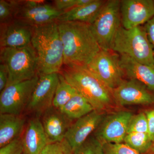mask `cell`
<instances>
[{
	"label": "cell",
	"instance_id": "obj_18",
	"mask_svg": "<svg viewBox=\"0 0 154 154\" xmlns=\"http://www.w3.org/2000/svg\"><path fill=\"white\" fill-rule=\"evenodd\" d=\"M106 1L93 0L85 5L64 12L57 20L58 22H78L92 25L102 11Z\"/></svg>",
	"mask_w": 154,
	"mask_h": 154
},
{
	"label": "cell",
	"instance_id": "obj_3",
	"mask_svg": "<svg viewBox=\"0 0 154 154\" xmlns=\"http://www.w3.org/2000/svg\"><path fill=\"white\" fill-rule=\"evenodd\" d=\"M60 73L95 110L105 111L114 103L113 91L85 67L63 66Z\"/></svg>",
	"mask_w": 154,
	"mask_h": 154
},
{
	"label": "cell",
	"instance_id": "obj_13",
	"mask_svg": "<svg viewBox=\"0 0 154 154\" xmlns=\"http://www.w3.org/2000/svg\"><path fill=\"white\" fill-rule=\"evenodd\" d=\"M106 115L105 111L94 110L72 123L65 139L73 151L96 131Z\"/></svg>",
	"mask_w": 154,
	"mask_h": 154
},
{
	"label": "cell",
	"instance_id": "obj_10",
	"mask_svg": "<svg viewBox=\"0 0 154 154\" xmlns=\"http://www.w3.org/2000/svg\"><path fill=\"white\" fill-rule=\"evenodd\" d=\"M112 92L114 102L120 106L154 104L153 92L134 79L124 80Z\"/></svg>",
	"mask_w": 154,
	"mask_h": 154
},
{
	"label": "cell",
	"instance_id": "obj_11",
	"mask_svg": "<svg viewBox=\"0 0 154 154\" xmlns=\"http://www.w3.org/2000/svg\"><path fill=\"white\" fill-rule=\"evenodd\" d=\"M59 82V73L39 75L27 109L30 112L43 114L52 107Z\"/></svg>",
	"mask_w": 154,
	"mask_h": 154
},
{
	"label": "cell",
	"instance_id": "obj_17",
	"mask_svg": "<svg viewBox=\"0 0 154 154\" xmlns=\"http://www.w3.org/2000/svg\"><path fill=\"white\" fill-rule=\"evenodd\" d=\"M119 55L125 75L143 83L154 93V66L141 63L128 56Z\"/></svg>",
	"mask_w": 154,
	"mask_h": 154
},
{
	"label": "cell",
	"instance_id": "obj_32",
	"mask_svg": "<svg viewBox=\"0 0 154 154\" xmlns=\"http://www.w3.org/2000/svg\"><path fill=\"white\" fill-rule=\"evenodd\" d=\"M147 119L148 134L151 139L154 142V109L147 110L145 112Z\"/></svg>",
	"mask_w": 154,
	"mask_h": 154
},
{
	"label": "cell",
	"instance_id": "obj_24",
	"mask_svg": "<svg viewBox=\"0 0 154 154\" xmlns=\"http://www.w3.org/2000/svg\"><path fill=\"white\" fill-rule=\"evenodd\" d=\"M73 154H103V144L94 135H91L74 150Z\"/></svg>",
	"mask_w": 154,
	"mask_h": 154
},
{
	"label": "cell",
	"instance_id": "obj_33",
	"mask_svg": "<svg viewBox=\"0 0 154 154\" xmlns=\"http://www.w3.org/2000/svg\"><path fill=\"white\" fill-rule=\"evenodd\" d=\"M144 27L149 40L153 48L154 53V17L145 24Z\"/></svg>",
	"mask_w": 154,
	"mask_h": 154
},
{
	"label": "cell",
	"instance_id": "obj_12",
	"mask_svg": "<svg viewBox=\"0 0 154 154\" xmlns=\"http://www.w3.org/2000/svg\"><path fill=\"white\" fill-rule=\"evenodd\" d=\"M122 26L129 29L145 24L154 17V0H122Z\"/></svg>",
	"mask_w": 154,
	"mask_h": 154
},
{
	"label": "cell",
	"instance_id": "obj_4",
	"mask_svg": "<svg viewBox=\"0 0 154 154\" xmlns=\"http://www.w3.org/2000/svg\"><path fill=\"white\" fill-rule=\"evenodd\" d=\"M111 50L141 63L154 66L153 48L144 26L127 29L121 26L116 34Z\"/></svg>",
	"mask_w": 154,
	"mask_h": 154
},
{
	"label": "cell",
	"instance_id": "obj_14",
	"mask_svg": "<svg viewBox=\"0 0 154 154\" xmlns=\"http://www.w3.org/2000/svg\"><path fill=\"white\" fill-rule=\"evenodd\" d=\"M33 27L17 19L7 24H1V48H20L30 45Z\"/></svg>",
	"mask_w": 154,
	"mask_h": 154
},
{
	"label": "cell",
	"instance_id": "obj_30",
	"mask_svg": "<svg viewBox=\"0 0 154 154\" xmlns=\"http://www.w3.org/2000/svg\"><path fill=\"white\" fill-rule=\"evenodd\" d=\"M22 138L19 137L0 148V154H23Z\"/></svg>",
	"mask_w": 154,
	"mask_h": 154
},
{
	"label": "cell",
	"instance_id": "obj_25",
	"mask_svg": "<svg viewBox=\"0 0 154 154\" xmlns=\"http://www.w3.org/2000/svg\"><path fill=\"white\" fill-rule=\"evenodd\" d=\"M17 1H0V22L7 24L16 19Z\"/></svg>",
	"mask_w": 154,
	"mask_h": 154
},
{
	"label": "cell",
	"instance_id": "obj_29",
	"mask_svg": "<svg viewBox=\"0 0 154 154\" xmlns=\"http://www.w3.org/2000/svg\"><path fill=\"white\" fill-rule=\"evenodd\" d=\"M93 0H55L54 6L58 11L65 12L79 6L87 5Z\"/></svg>",
	"mask_w": 154,
	"mask_h": 154
},
{
	"label": "cell",
	"instance_id": "obj_8",
	"mask_svg": "<svg viewBox=\"0 0 154 154\" xmlns=\"http://www.w3.org/2000/svg\"><path fill=\"white\" fill-rule=\"evenodd\" d=\"M39 79L37 75L31 79L6 86L0 95V114L20 115L27 108Z\"/></svg>",
	"mask_w": 154,
	"mask_h": 154
},
{
	"label": "cell",
	"instance_id": "obj_7",
	"mask_svg": "<svg viewBox=\"0 0 154 154\" xmlns=\"http://www.w3.org/2000/svg\"><path fill=\"white\" fill-rule=\"evenodd\" d=\"M85 67L112 91L124 80L120 55L112 50H101Z\"/></svg>",
	"mask_w": 154,
	"mask_h": 154
},
{
	"label": "cell",
	"instance_id": "obj_20",
	"mask_svg": "<svg viewBox=\"0 0 154 154\" xmlns=\"http://www.w3.org/2000/svg\"><path fill=\"white\" fill-rule=\"evenodd\" d=\"M59 11L53 5L37 0L17 1L16 19L25 22L31 17Z\"/></svg>",
	"mask_w": 154,
	"mask_h": 154
},
{
	"label": "cell",
	"instance_id": "obj_16",
	"mask_svg": "<svg viewBox=\"0 0 154 154\" xmlns=\"http://www.w3.org/2000/svg\"><path fill=\"white\" fill-rule=\"evenodd\" d=\"M22 139L24 154H40L49 144L41 121L38 118L30 120Z\"/></svg>",
	"mask_w": 154,
	"mask_h": 154
},
{
	"label": "cell",
	"instance_id": "obj_5",
	"mask_svg": "<svg viewBox=\"0 0 154 154\" xmlns=\"http://www.w3.org/2000/svg\"><path fill=\"white\" fill-rule=\"evenodd\" d=\"M1 63L9 72L8 85L31 79L38 75V63L31 44L20 48H1Z\"/></svg>",
	"mask_w": 154,
	"mask_h": 154
},
{
	"label": "cell",
	"instance_id": "obj_1",
	"mask_svg": "<svg viewBox=\"0 0 154 154\" xmlns=\"http://www.w3.org/2000/svg\"><path fill=\"white\" fill-rule=\"evenodd\" d=\"M63 47V66H85L101 50L91 24L58 22Z\"/></svg>",
	"mask_w": 154,
	"mask_h": 154
},
{
	"label": "cell",
	"instance_id": "obj_27",
	"mask_svg": "<svg viewBox=\"0 0 154 154\" xmlns=\"http://www.w3.org/2000/svg\"><path fill=\"white\" fill-rule=\"evenodd\" d=\"M73 149L65 139L48 144L40 154H73Z\"/></svg>",
	"mask_w": 154,
	"mask_h": 154
},
{
	"label": "cell",
	"instance_id": "obj_6",
	"mask_svg": "<svg viewBox=\"0 0 154 154\" xmlns=\"http://www.w3.org/2000/svg\"><path fill=\"white\" fill-rule=\"evenodd\" d=\"M119 0L106 1L102 11L91 25L100 48L111 50L114 37L122 26Z\"/></svg>",
	"mask_w": 154,
	"mask_h": 154
},
{
	"label": "cell",
	"instance_id": "obj_28",
	"mask_svg": "<svg viewBox=\"0 0 154 154\" xmlns=\"http://www.w3.org/2000/svg\"><path fill=\"white\" fill-rule=\"evenodd\" d=\"M103 154H139L125 143L103 144Z\"/></svg>",
	"mask_w": 154,
	"mask_h": 154
},
{
	"label": "cell",
	"instance_id": "obj_34",
	"mask_svg": "<svg viewBox=\"0 0 154 154\" xmlns=\"http://www.w3.org/2000/svg\"><path fill=\"white\" fill-rule=\"evenodd\" d=\"M147 153L148 154H154V142L153 143L152 145L151 148Z\"/></svg>",
	"mask_w": 154,
	"mask_h": 154
},
{
	"label": "cell",
	"instance_id": "obj_9",
	"mask_svg": "<svg viewBox=\"0 0 154 154\" xmlns=\"http://www.w3.org/2000/svg\"><path fill=\"white\" fill-rule=\"evenodd\" d=\"M131 112L121 110L106 114L94 132V136L102 144L124 142L127 134Z\"/></svg>",
	"mask_w": 154,
	"mask_h": 154
},
{
	"label": "cell",
	"instance_id": "obj_23",
	"mask_svg": "<svg viewBox=\"0 0 154 154\" xmlns=\"http://www.w3.org/2000/svg\"><path fill=\"white\" fill-rule=\"evenodd\" d=\"M124 143L138 153L145 154L151 148L153 142L148 133H131L127 134Z\"/></svg>",
	"mask_w": 154,
	"mask_h": 154
},
{
	"label": "cell",
	"instance_id": "obj_22",
	"mask_svg": "<svg viewBox=\"0 0 154 154\" xmlns=\"http://www.w3.org/2000/svg\"><path fill=\"white\" fill-rule=\"evenodd\" d=\"M77 92L65 79L61 73H59V82L56 90L52 106L60 110L70 100Z\"/></svg>",
	"mask_w": 154,
	"mask_h": 154
},
{
	"label": "cell",
	"instance_id": "obj_35",
	"mask_svg": "<svg viewBox=\"0 0 154 154\" xmlns=\"http://www.w3.org/2000/svg\"></svg>",
	"mask_w": 154,
	"mask_h": 154
},
{
	"label": "cell",
	"instance_id": "obj_21",
	"mask_svg": "<svg viewBox=\"0 0 154 154\" xmlns=\"http://www.w3.org/2000/svg\"><path fill=\"white\" fill-rule=\"evenodd\" d=\"M94 110L87 99L77 91L70 100L60 110L73 121L81 118Z\"/></svg>",
	"mask_w": 154,
	"mask_h": 154
},
{
	"label": "cell",
	"instance_id": "obj_15",
	"mask_svg": "<svg viewBox=\"0 0 154 154\" xmlns=\"http://www.w3.org/2000/svg\"><path fill=\"white\" fill-rule=\"evenodd\" d=\"M41 121L49 143L63 140L72 123V120L53 106L43 113Z\"/></svg>",
	"mask_w": 154,
	"mask_h": 154
},
{
	"label": "cell",
	"instance_id": "obj_19",
	"mask_svg": "<svg viewBox=\"0 0 154 154\" xmlns=\"http://www.w3.org/2000/svg\"><path fill=\"white\" fill-rule=\"evenodd\" d=\"M25 122L20 115L0 114V148L20 137Z\"/></svg>",
	"mask_w": 154,
	"mask_h": 154
},
{
	"label": "cell",
	"instance_id": "obj_2",
	"mask_svg": "<svg viewBox=\"0 0 154 154\" xmlns=\"http://www.w3.org/2000/svg\"><path fill=\"white\" fill-rule=\"evenodd\" d=\"M31 45L38 63V75L59 73L63 66V47L57 21L33 27Z\"/></svg>",
	"mask_w": 154,
	"mask_h": 154
},
{
	"label": "cell",
	"instance_id": "obj_26",
	"mask_svg": "<svg viewBox=\"0 0 154 154\" xmlns=\"http://www.w3.org/2000/svg\"><path fill=\"white\" fill-rule=\"evenodd\" d=\"M148 132V127L145 113L141 112L136 115H133L128 123L127 134Z\"/></svg>",
	"mask_w": 154,
	"mask_h": 154
},
{
	"label": "cell",
	"instance_id": "obj_31",
	"mask_svg": "<svg viewBox=\"0 0 154 154\" xmlns=\"http://www.w3.org/2000/svg\"><path fill=\"white\" fill-rule=\"evenodd\" d=\"M9 80V72L5 64H0V91H2L7 86Z\"/></svg>",
	"mask_w": 154,
	"mask_h": 154
}]
</instances>
